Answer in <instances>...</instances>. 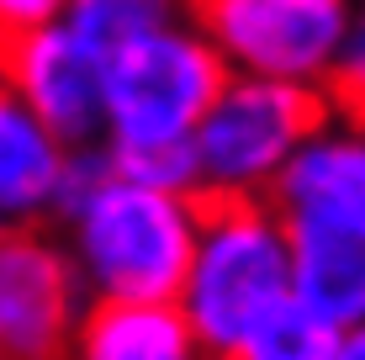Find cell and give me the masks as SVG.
<instances>
[{"label":"cell","mask_w":365,"mask_h":360,"mask_svg":"<svg viewBox=\"0 0 365 360\" xmlns=\"http://www.w3.org/2000/svg\"><path fill=\"white\" fill-rule=\"evenodd\" d=\"M334 344H339V329L323 324L318 313H307L292 297L212 360H334Z\"/></svg>","instance_id":"cell-13"},{"label":"cell","mask_w":365,"mask_h":360,"mask_svg":"<svg viewBox=\"0 0 365 360\" xmlns=\"http://www.w3.org/2000/svg\"><path fill=\"white\" fill-rule=\"evenodd\" d=\"M58 16H64V0H0V37H16Z\"/></svg>","instance_id":"cell-16"},{"label":"cell","mask_w":365,"mask_h":360,"mask_svg":"<svg viewBox=\"0 0 365 360\" xmlns=\"http://www.w3.org/2000/svg\"><path fill=\"white\" fill-rule=\"evenodd\" d=\"M222 53L191 21H170L101 58V138H191L228 80Z\"/></svg>","instance_id":"cell-4"},{"label":"cell","mask_w":365,"mask_h":360,"mask_svg":"<svg viewBox=\"0 0 365 360\" xmlns=\"http://www.w3.org/2000/svg\"><path fill=\"white\" fill-rule=\"evenodd\" d=\"M329 122L334 111L323 85L270 80V74H228L191 133L201 191L270 196L286 159Z\"/></svg>","instance_id":"cell-3"},{"label":"cell","mask_w":365,"mask_h":360,"mask_svg":"<svg viewBox=\"0 0 365 360\" xmlns=\"http://www.w3.org/2000/svg\"><path fill=\"white\" fill-rule=\"evenodd\" d=\"M270 202L281 207V217L365 239V128L349 122L318 128L275 175Z\"/></svg>","instance_id":"cell-8"},{"label":"cell","mask_w":365,"mask_h":360,"mask_svg":"<svg viewBox=\"0 0 365 360\" xmlns=\"http://www.w3.org/2000/svg\"><path fill=\"white\" fill-rule=\"evenodd\" d=\"M106 165L128 180L159 185V191H201V170H196V143L191 138H128V143H106Z\"/></svg>","instance_id":"cell-14"},{"label":"cell","mask_w":365,"mask_h":360,"mask_svg":"<svg viewBox=\"0 0 365 360\" xmlns=\"http://www.w3.org/2000/svg\"><path fill=\"white\" fill-rule=\"evenodd\" d=\"M6 228H11V222H6V217H0V233H6Z\"/></svg>","instance_id":"cell-18"},{"label":"cell","mask_w":365,"mask_h":360,"mask_svg":"<svg viewBox=\"0 0 365 360\" xmlns=\"http://www.w3.org/2000/svg\"><path fill=\"white\" fill-rule=\"evenodd\" d=\"M58 239L91 302H175L196 250V196L128 180L106 165L101 143L64 159Z\"/></svg>","instance_id":"cell-1"},{"label":"cell","mask_w":365,"mask_h":360,"mask_svg":"<svg viewBox=\"0 0 365 360\" xmlns=\"http://www.w3.org/2000/svg\"><path fill=\"white\" fill-rule=\"evenodd\" d=\"M292 302V233L270 196L196 191V250L175 307L207 355L238 344L259 318Z\"/></svg>","instance_id":"cell-2"},{"label":"cell","mask_w":365,"mask_h":360,"mask_svg":"<svg viewBox=\"0 0 365 360\" xmlns=\"http://www.w3.org/2000/svg\"><path fill=\"white\" fill-rule=\"evenodd\" d=\"M323 96H329L334 122H349V128H365V0H349V21L344 37L334 48V64L323 74Z\"/></svg>","instance_id":"cell-15"},{"label":"cell","mask_w":365,"mask_h":360,"mask_svg":"<svg viewBox=\"0 0 365 360\" xmlns=\"http://www.w3.org/2000/svg\"><path fill=\"white\" fill-rule=\"evenodd\" d=\"M69 143L37 122V111L0 80V217L6 222H43L58 207Z\"/></svg>","instance_id":"cell-9"},{"label":"cell","mask_w":365,"mask_h":360,"mask_svg":"<svg viewBox=\"0 0 365 360\" xmlns=\"http://www.w3.org/2000/svg\"><path fill=\"white\" fill-rule=\"evenodd\" d=\"M292 233V297L339 334L365 324V239L286 217Z\"/></svg>","instance_id":"cell-11"},{"label":"cell","mask_w":365,"mask_h":360,"mask_svg":"<svg viewBox=\"0 0 365 360\" xmlns=\"http://www.w3.org/2000/svg\"><path fill=\"white\" fill-rule=\"evenodd\" d=\"M0 80L58 143H101V53H91L64 21L0 37Z\"/></svg>","instance_id":"cell-7"},{"label":"cell","mask_w":365,"mask_h":360,"mask_svg":"<svg viewBox=\"0 0 365 360\" xmlns=\"http://www.w3.org/2000/svg\"><path fill=\"white\" fill-rule=\"evenodd\" d=\"M85 302L58 233L43 222H11L0 233V360H64Z\"/></svg>","instance_id":"cell-6"},{"label":"cell","mask_w":365,"mask_h":360,"mask_svg":"<svg viewBox=\"0 0 365 360\" xmlns=\"http://www.w3.org/2000/svg\"><path fill=\"white\" fill-rule=\"evenodd\" d=\"M185 16V0H64V27L80 37L91 53L106 58L111 48L133 43L143 32H159Z\"/></svg>","instance_id":"cell-12"},{"label":"cell","mask_w":365,"mask_h":360,"mask_svg":"<svg viewBox=\"0 0 365 360\" xmlns=\"http://www.w3.org/2000/svg\"><path fill=\"white\" fill-rule=\"evenodd\" d=\"M64 360H212L175 302H85Z\"/></svg>","instance_id":"cell-10"},{"label":"cell","mask_w":365,"mask_h":360,"mask_svg":"<svg viewBox=\"0 0 365 360\" xmlns=\"http://www.w3.org/2000/svg\"><path fill=\"white\" fill-rule=\"evenodd\" d=\"M185 21L233 74L318 85L344 37L349 0H185Z\"/></svg>","instance_id":"cell-5"},{"label":"cell","mask_w":365,"mask_h":360,"mask_svg":"<svg viewBox=\"0 0 365 360\" xmlns=\"http://www.w3.org/2000/svg\"><path fill=\"white\" fill-rule=\"evenodd\" d=\"M334 360H365V324H355V329H344V334H339Z\"/></svg>","instance_id":"cell-17"}]
</instances>
